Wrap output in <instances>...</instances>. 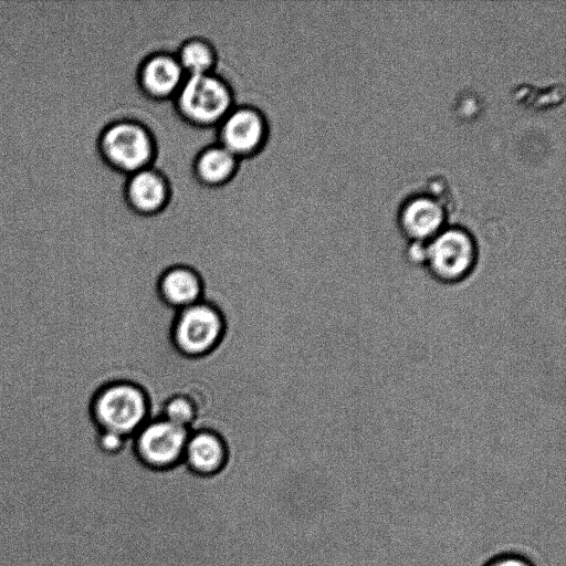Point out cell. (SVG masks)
<instances>
[{
	"label": "cell",
	"instance_id": "6da1fadb",
	"mask_svg": "<svg viewBox=\"0 0 566 566\" xmlns=\"http://www.w3.org/2000/svg\"><path fill=\"white\" fill-rule=\"evenodd\" d=\"M95 149L104 166L124 176L153 166L157 153L151 129L129 117H116L103 124L95 138Z\"/></svg>",
	"mask_w": 566,
	"mask_h": 566
},
{
	"label": "cell",
	"instance_id": "7a4b0ae2",
	"mask_svg": "<svg viewBox=\"0 0 566 566\" xmlns=\"http://www.w3.org/2000/svg\"><path fill=\"white\" fill-rule=\"evenodd\" d=\"M91 415L99 430L132 437L150 420L148 396L137 384L113 380L95 392Z\"/></svg>",
	"mask_w": 566,
	"mask_h": 566
},
{
	"label": "cell",
	"instance_id": "3957f363",
	"mask_svg": "<svg viewBox=\"0 0 566 566\" xmlns=\"http://www.w3.org/2000/svg\"><path fill=\"white\" fill-rule=\"evenodd\" d=\"M172 104L178 115L189 125L216 128L235 105V101L226 78L212 72L186 76Z\"/></svg>",
	"mask_w": 566,
	"mask_h": 566
},
{
	"label": "cell",
	"instance_id": "277c9868",
	"mask_svg": "<svg viewBox=\"0 0 566 566\" xmlns=\"http://www.w3.org/2000/svg\"><path fill=\"white\" fill-rule=\"evenodd\" d=\"M478 244L472 234L460 227L443 228L424 243L421 266L437 283L457 285L475 271Z\"/></svg>",
	"mask_w": 566,
	"mask_h": 566
},
{
	"label": "cell",
	"instance_id": "5b68a950",
	"mask_svg": "<svg viewBox=\"0 0 566 566\" xmlns=\"http://www.w3.org/2000/svg\"><path fill=\"white\" fill-rule=\"evenodd\" d=\"M224 332L222 312L214 303L203 298L177 311L171 326V340L180 354L197 358L213 352Z\"/></svg>",
	"mask_w": 566,
	"mask_h": 566
},
{
	"label": "cell",
	"instance_id": "8992f818",
	"mask_svg": "<svg viewBox=\"0 0 566 566\" xmlns=\"http://www.w3.org/2000/svg\"><path fill=\"white\" fill-rule=\"evenodd\" d=\"M217 143L239 159L260 153L269 138L265 114L250 104H235L216 127Z\"/></svg>",
	"mask_w": 566,
	"mask_h": 566
},
{
	"label": "cell",
	"instance_id": "52a82bcc",
	"mask_svg": "<svg viewBox=\"0 0 566 566\" xmlns=\"http://www.w3.org/2000/svg\"><path fill=\"white\" fill-rule=\"evenodd\" d=\"M190 434L187 428L163 418L146 422L134 436L138 458L153 469H168L182 461Z\"/></svg>",
	"mask_w": 566,
	"mask_h": 566
},
{
	"label": "cell",
	"instance_id": "ba28073f",
	"mask_svg": "<svg viewBox=\"0 0 566 566\" xmlns=\"http://www.w3.org/2000/svg\"><path fill=\"white\" fill-rule=\"evenodd\" d=\"M186 76L174 52L158 50L142 59L137 66L136 82L147 98L167 102L176 96Z\"/></svg>",
	"mask_w": 566,
	"mask_h": 566
},
{
	"label": "cell",
	"instance_id": "9c48e42d",
	"mask_svg": "<svg viewBox=\"0 0 566 566\" xmlns=\"http://www.w3.org/2000/svg\"><path fill=\"white\" fill-rule=\"evenodd\" d=\"M123 191L128 208L140 216H154L163 211L171 195L168 178L154 166L128 175Z\"/></svg>",
	"mask_w": 566,
	"mask_h": 566
},
{
	"label": "cell",
	"instance_id": "30bf717a",
	"mask_svg": "<svg viewBox=\"0 0 566 566\" xmlns=\"http://www.w3.org/2000/svg\"><path fill=\"white\" fill-rule=\"evenodd\" d=\"M446 212L442 205L428 196L408 199L398 213V227L409 243H427L442 229Z\"/></svg>",
	"mask_w": 566,
	"mask_h": 566
},
{
	"label": "cell",
	"instance_id": "8fae6325",
	"mask_svg": "<svg viewBox=\"0 0 566 566\" xmlns=\"http://www.w3.org/2000/svg\"><path fill=\"white\" fill-rule=\"evenodd\" d=\"M161 301L176 311L203 300V281L200 274L186 264H175L166 269L157 282Z\"/></svg>",
	"mask_w": 566,
	"mask_h": 566
},
{
	"label": "cell",
	"instance_id": "7c38bea8",
	"mask_svg": "<svg viewBox=\"0 0 566 566\" xmlns=\"http://www.w3.org/2000/svg\"><path fill=\"white\" fill-rule=\"evenodd\" d=\"M226 460L227 447L217 432L208 429L190 431L182 461L191 471L210 475L218 472Z\"/></svg>",
	"mask_w": 566,
	"mask_h": 566
},
{
	"label": "cell",
	"instance_id": "4fadbf2b",
	"mask_svg": "<svg viewBox=\"0 0 566 566\" xmlns=\"http://www.w3.org/2000/svg\"><path fill=\"white\" fill-rule=\"evenodd\" d=\"M240 159L219 143L201 148L192 161L196 179L209 188L228 184L237 174Z\"/></svg>",
	"mask_w": 566,
	"mask_h": 566
},
{
	"label": "cell",
	"instance_id": "5bb4252c",
	"mask_svg": "<svg viewBox=\"0 0 566 566\" xmlns=\"http://www.w3.org/2000/svg\"><path fill=\"white\" fill-rule=\"evenodd\" d=\"M174 54L187 76L214 72L219 60L214 44L200 35L186 38Z\"/></svg>",
	"mask_w": 566,
	"mask_h": 566
},
{
	"label": "cell",
	"instance_id": "9a60e30c",
	"mask_svg": "<svg viewBox=\"0 0 566 566\" xmlns=\"http://www.w3.org/2000/svg\"><path fill=\"white\" fill-rule=\"evenodd\" d=\"M174 395L161 405L160 418L190 430L197 418V406L181 385V375L175 380Z\"/></svg>",
	"mask_w": 566,
	"mask_h": 566
},
{
	"label": "cell",
	"instance_id": "2e32d148",
	"mask_svg": "<svg viewBox=\"0 0 566 566\" xmlns=\"http://www.w3.org/2000/svg\"><path fill=\"white\" fill-rule=\"evenodd\" d=\"M127 438L111 431L98 430L96 443L103 452L114 454L124 448Z\"/></svg>",
	"mask_w": 566,
	"mask_h": 566
},
{
	"label": "cell",
	"instance_id": "e0dca14e",
	"mask_svg": "<svg viewBox=\"0 0 566 566\" xmlns=\"http://www.w3.org/2000/svg\"><path fill=\"white\" fill-rule=\"evenodd\" d=\"M483 566H535L530 558L517 553H502L493 556Z\"/></svg>",
	"mask_w": 566,
	"mask_h": 566
}]
</instances>
